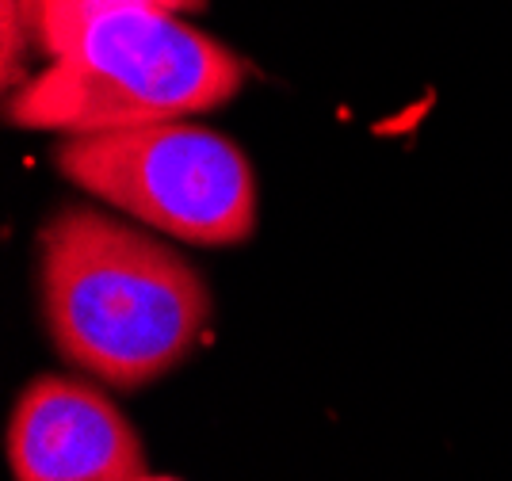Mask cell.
Instances as JSON below:
<instances>
[{"mask_svg":"<svg viewBox=\"0 0 512 481\" xmlns=\"http://www.w3.org/2000/svg\"><path fill=\"white\" fill-rule=\"evenodd\" d=\"M39 302L58 356L115 390L176 371L211 321V291L180 252L85 207L39 233Z\"/></svg>","mask_w":512,"mask_h":481,"instance_id":"obj_1","label":"cell"},{"mask_svg":"<svg viewBox=\"0 0 512 481\" xmlns=\"http://www.w3.org/2000/svg\"><path fill=\"white\" fill-rule=\"evenodd\" d=\"M249 65L169 8L142 4L92 23L8 92L4 119L46 134H100L207 115L245 88Z\"/></svg>","mask_w":512,"mask_h":481,"instance_id":"obj_2","label":"cell"},{"mask_svg":"<svg viewBox=\"0 0 512 481\" xmlns=\"http://www.w3.org/2000/svg\"><path fill=\"white\" fill-rule=\"evenodd\" d=\"M54 168L85 195L180 245L230 249L256 233V172L245 149L195 119L62 138Z\"/></svg>","mask_w":512,"mask_h":481,"instance_id":"obj_3","label":"cell"},{"mask_svg":"<svg viewBox=\"0 0 512 481\" xmlns=\"http://www.w3.org/2000/svg\"><path fill=\"white\" fill-rule=\"evenodd\" d=\"M12 481H134L146 447L104 390L81 378L39 375L20 390L4 428Z\"/></svg>","mask_w":512,"mask_h":481,"instance_id":"obj_4","label":"cell"},{"mask_svg":"<svg viewBox=\"0 0 512 481\" xmlns=\"http://www.w3.org/2000/svg\"><path fill=\"white\" fill-rule=\"evenodd\" d=\"M142 4H153V0H39L35 16H31L35 46L46 58H58L92 23H100L111 12H123V8H142Z\"/></svg>","mask_w":512,"mask_h":481,"instance_id":"obj_5","label":"cell"},{"mask_svg":"<svg viewBox=\"0 0 512 481\" xmlns=\"http://www.w3.org/2000/svg\"><path fill=\"white\" fill-rule=\"evenodd\" d=\"M31 46H35V23L27 16V8L20 0H0V81H4V92L20 88L31 77V69H27Z\"/></svg>","mask_w":512,"mask_h":481,"instance_id":"obj_6","label":"cell"},{"mask_svg":"<svg viewBox=\"0 0 512 481\" xmlns=\"http://www.w3.org/2000/svg\"><path fill=\"white\" fill-rule=\"evenodd\" d=\"M157 8H169V12H176V16H184V12H199L207 0H153Z\"/></svg>","mask_w":512,"mask_h":481,"instance_id":"obj_7","label":"cell"},{"mask_svg":"<svg viewBox=\"0 0 512 481\" xmlns=\"http://www.w3.org/2000/svg\"><path fill=\"white\" fill-rule=\"evenodd\" d=\"M23 8H27V16H35V4H39V0H20Z\"/></svg>","mask_w":512,"mask_h":481,"instance_id":"obj_8","label":"cell"},{"mask_svg":"<svg viewBox=\"0 0 512 481\" xmlns=\"http://www.w3.org/2000/svg\"><path fill=\"white\" fill-rule=\"evenodd\" d=\"M134 481H176V478H150V474H142V478H134Z\"/></svg>","mask_w":512,"mask_h":481,"instance_id":"obj_9","label":"cell"}]
</instances>
